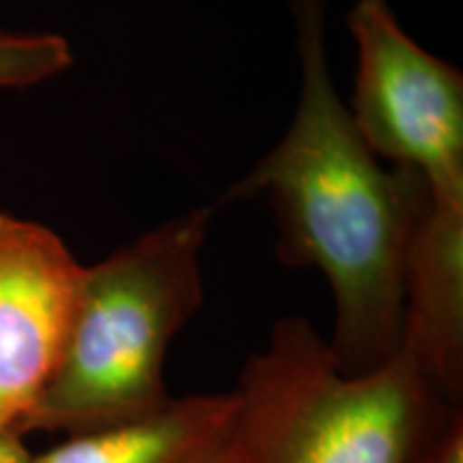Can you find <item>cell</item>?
Listing matches in <instances>:
<instances>
[{
  "label": "cell",
  "instance_id": "cell-1",
  "mask_svg": "<svg viewBox=\"0 0 463 463\" xmlns=\"http://www.w3.org/2000/svg\"><path fill=\"white\" fill-rule=\"evenodd\" d=\"M300 97L283 140L222 202L266 194L288 266L322 270L333 292L335 363L363 375L402 350L405 275L433 200L412 167L380 165L339 99L324 48L326 0H289Z\"/></svg>",
  "mask_w": 463,
  "mask_h": 463
},
{
  "label": "cell",
  "instance_id": "cell-2",
  "mask_svg": "<svg viewBox=\"0 0 463 463\" xmlns=\"http://www.w3.org/2000/svg\"><path fill=\"white\" fill-rule=\"evenodd\" d=\"M208 222L211 208H195L84 266L65 350L24 436L103 430L172 397L167 347L204 300L200 258Z\"/></svg>",
  "mask_w": 463,
  "mask_h": 463
},
{
  "label": "cell",
  "instance_id": "cell-3",
  "mask_svg": "<svg viewBox=\"0 0 463 463\" xmlns=\"http://www.w3.org/2000/svg\"><path fill=\"white\" fill-rule=\"evenodd\" d=\"M234 392L217 463H408L463 410L402 350L373 372L344 373L328 341L297 316L275 322Z\"/></svg>",
  "mask_w": 463,
  "mask_h": 463
},
{
  "label": "cell",
  "instance_id": "cell-4",
  "mask_svg": "<svg viewBox=\"0 0 463 463\" xmlns=\"http://www.w3.org/2000/svg\"><path fill=\"white\" fill-rule=\"evenodd\" d=\"M350 114L375 157L412 167L433 200H463V75L403 31L389 0H356Z\"/></svg>",
  "mask_w": 463,
  "mask_h": 463
},
{
  "label": "cell",
  "instance_id": "cell-5",
  "mask_svg": "<svg viewBox=\"0 0 463 463\" xmlns=\"http://www.w3.org/2000/svg\"><path fill=\"white\" fill-rule=\"evenodd\" d=\"M82 273L56 232L0 213V431L22 433L48 389Z\"/></svg>",
  "mask_w": 463,
  "mask_h": 463
},
{
  "label": "cell",
  "instance_id": "cell-6",
  "mask_svg": "<svg viewBox=\"0 0 463 463\" xmlns=\"http://www.w3.org/2000/svg\"><path fill=\"white\" fill-rule=\"evenodd\" d=\"M402 352L463 402V200H433L405 275Z\"/></svg>",
  "mask_w": 463,
  "mask_h": 463
},
{
  "label": "cell",
  "instance_id": "cell-7",
  "mask_svg": "<svg viewBox=\"0 0 463 463\" xmlns=\"http://www.w3.org/2000/svg\"><path fill=\"white\" fill-rule=\"evenodd\" d=\"M236 408L234 391L170 397L140 419L65 436L31 463H217Z\"/></svg>",
  "mask_w": 463,
  "mask_h": 463
},
{
  "label": "cell",
  "instance_id": "cell-8",
  "mask_svg": "<svg viewBox=\"0 0 463 463\" xmlns=\"http://www.w3.org/2000/svg\"><path fill=\"white\" fill-rule=\"evenodd\" d=\"M71 65V45L61 34L0 28V89H26L48 82Z\"/></svg>",
  "mask_w": 463,
  "mask_h": 463
},
{
  "label": "cell",
  "instance_id": "cell-9",
  "mask_svg": "<svg viewBox=\"0 0 463 463\" xmlns=\"http://www.w3.org/2000/svg\"><path fill=\"white\" fill-rule=\"evenodd\" d=\"M408 463H463V410Z\"/></svg>",
  "mask_w": 463,
  "mask_h": 463
},
{
  "label": "cell",
  "instance_id": "cell-10",
  "mask_svg": "<svg viewBox=\"0 0 463 463\" xmlns=\"http://www.w3.org/2000/svg\"><path fill=\"white\" fill-rule=\"evenodd\" d=\"M20 431H0V463H31L33 453L26 449Z\"/></svg>",
  "mask_w": 463,
  "mask_h": 463
}]
</instances>
